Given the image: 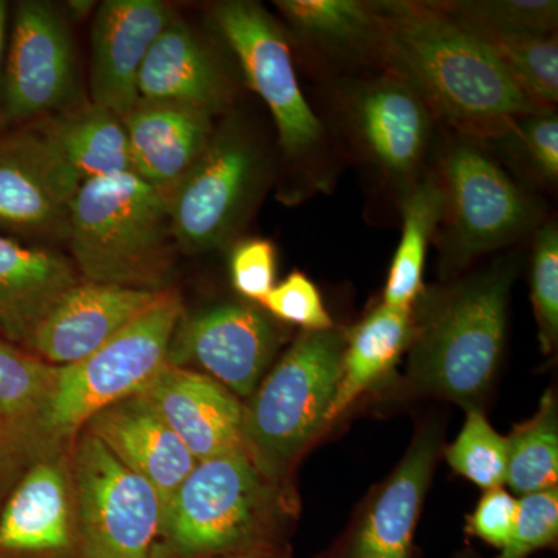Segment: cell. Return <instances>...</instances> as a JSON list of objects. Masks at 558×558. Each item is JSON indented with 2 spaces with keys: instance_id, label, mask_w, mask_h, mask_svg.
<instances>
[{
  "instance_id": "obj_1",
  "label": "cell",
  "mask_w": 558,
  "mask_h": 558,
  "mask_svg": "<svg viewBox=\"0 0 558 558\" xmlns=\"http://www.w3.org/2000/svg\"><path fill=\"white\" fill-rule=\"evenodd\" d=\"M379 50L438 113L465 131H506L519 117L545 112L486 44L433 3L371 2Z\"/></svg>"
},
{
  "instance_id": "obj_2",
  "label": "cell",
  "mask_w": 558,
  "mask_h": 558,
  "mask_svg": "<svg viewBox=\"0 0 558 558\" xmlns=\"http://www.w3.org/2000/svg\"><path fill=\"white\" fill-rule=\"evenodd\" d=\"M65 242L86 281L172 289L179 248L167 196L134 172L81 183Z\"/></svg>"
},
{
  "instance_id": "obj_3",
  "label": "cell",
  "mask_w": 558,
  "mask_h": 558,
  "mask_svg": "<svg viewBox=\"0 0 558 558\" xmlns=\"http://www.w3.org/2000/svg\"><path fill=\"white\" fill-rule=\"evenodd\" d=\"M512 279V267H494L425 301L411 337L414 387L462 405L476 402L501 355Z\"/></svg>"
},
{
  "instance_id": "obj_4",
  "label": "cell",
  "mask_w": 558,
  "mask_h": 558,
  "mask_svg": "<svg viewBox=\"0 0 558 558\" xmlns=\"http://www.w3.org/2000/svg\"><path fill=\"white\" fill-rule=\"evenodd\" d=\"M344 348L339 330H306L253 391L242 433L244 449L264 478H278L326 424Z\"/></svg>"
},
{
  "instance_id": "obj_5",
  "label": "cell",
  "mask_w": 558,
  "mask_h": 558,
  "mask_svg": "<svg viewBox=\"0 0 558 558\" xmlns=\"http://www.w3.org/2000/svg\"><path fill=\"white\" fill-rule=\"evenodd\" d=\"M183 315L174 289L86 359L58 366L57 384L43 421L40 435L70 438L86 427L92 416L145 391L168 363L174 330Z\"/></svg>"
},
{
  "instance_id": "obj_6",
  "label": "cell",
  "mask_w": 558,
  "mask_h": 558,
  "mask_svg": "<svg viewBox=\"0 0 558 558\" xmlns=\"http://www.w3.org/2000/svg\"><path fill=\"white\" fill-rule=\"evenodd\" d=\"M266 175V157L252 134L234 123L215 130L199 159L167 194L179 252L226 247L248 219Z\"/></svg>"
},
{
  "instance_id": "obj_7",
  "label": "cell",
  "mask_w": 558,
  "mask_h": 558,
  "mask_svg": "<svg viewBox=\"0 0 558 558\" xmlns=\"http://www.w3.org/2000/svg\"><path fill=\"white\" fill-rule=\"evenodd\" d=\"M264 480L245 450L197 461L165 512L161 534L190 558L252 548L269 506Z\"/></svg>"
},
{
  "instance_id": "obj_8",
  "label": "cell",
  "mask_w": 558,
  "mask_h": 558,
  "mask_svg": "<svg viewBox=\"0 0 558 558\" xmlns=\"http://www.w3.org/2000/svg\"><path fill=\"white\" fill-rule=\"evenodd\" d=\"M446 190L444 269L505 247L537 227L538 201L527 196L478 146L457 142L442 160Z\"/></svg>"
},
{
  "instance_id": "obj_9",
  "label": "cell",
  "mask_w": 558,
  "mask_h": 558,
  "mask_svg": "<svg viewBox=\"0 0 558 558\" xmlns=\"http://www.w3.org/2000/svg\"><path fill=\"white\" fill-rule=\"evenodd\" d=\"M72 468L83 558H154L163 526L156 488L87 432Z\"/></svg>"
},
{
  "instance_id": "obj_10",
  "label": "cell",
  "mask_w": 558,
  "mask_h": 558,
  "mask_svg": "<svg viewBox=\"0 0 558 558\" xmlns=\"http://www.w3.org/2000/svg\"><path fill=\"white\" fill-rule=\"evenodd\" d=\"M84 101L68 21L44 0L10 10L0 126H27Z\"/></svg>"
},
{
  "instance_id": "obj_11",
  "label": "cell",
  "mask_w": 558,
  "mask_h": 558,
  "mask_svg": "<svg viewBox=\"0 0 558 558\" xmlns=\"http://www.w3.org/2000/svg\"><path fill=\"white\" fill-rule=\"evenodd\" d=\"M215 21L241 62L245 81L266 102L289 157L307 156L322 143V123L299 86L284 33L259 3L230 0L216 5Z\"/></svg>"
},
{
  "instance_id": "obj_12",
  "label": "cell",
  "mask_w": 558,
  "mask_h": 558,
  "mask_svg": "<svg viewBox=\"0 0 558 558\" xmlns=\"http://www.w3.org/2000/svg\"><path fill=\"white\" fill-rule=\"evenodd\" d=\"M81 183L32 124L0 135V234L39 245L68 240Z\"/></svg>"
},
{
  "instance_id": "obj_13",
  "label": "cell",
  "mask_w": 558,
  "mask_h": 558,
  "mask_svg": "<svg viewBox=\"0 0 558 558\" xmlns=\"http://www.w3.org/2000/svg\"><path fill=\"white\" fill-rule=\"evenodd\" d=\"M277 341V330L263 312L245 304H222L193 317L182 315L168 363H193L229 391L248 398L258 387Z\"/></svg>"
},
{
  "instance_id": "obj_14",
  "label": "cell",
  "mask_w": 558,
  "mask_h": 558,
  "mask_svg": "<svg viewBox=\"0 0 558 558\" xmlns=\"http://www.w3.org/2000/svg\"><path fill=\"white\" fill-rule=\"evenodd\" d=\"M174 10L160 0H106L92 21L90 101L124 119L140 101L138 73Z\"/></svg>"
},
{
  "instance_id": "obj_15",
  "label": "cell",
  "mask_w": 558,
  "mask_h": 558,
  "mask_svg": "<svg viewBox=\"0 0 558 558\" xmlns=\"http://www.w3.org/2000/svg\"><path fill=\"white\" fill-rule=\"evenodd\" d=\"M165 292L80 281L39 323L28 347L50 365H72L145 314Z\"/></svg>"
},
{
  "instance_id": "obj_16",
  "label": "cell",
  "mask_w": 558,
  "mask_h": 558,
  "mask_svg": "<svg viewBox=\"0 0 558 558\" xmlns=\"http://www.w3.org/2000/svg\"><path fill=\"white\" fill-rule=\"evenodd\" d=\"M196 461L244 449V407L207 374L167 363L140 392Z\"/></svg>"
},
{
  "instance_id": "obj_17",
  "label": "cell",
  "mask_w": 558,
  "mask_h": 558,
  "mask_svg": "<svg viewBox=\"0 0 558 558\" xmlns=\"http://www.w3.org/2000/svg\"><path fill=\"white\" fill-rule=\"evenodd\" d=\"M349 120L369 159L389 178L407 180L424 159L432 110L399 75L363 84L349 95Z\"/></svg>"
},
{
  "instance_id": "obj_18",
  "label": "cell",
  "mask_w": 558,
  "mask_h": 558,
  "mask_svg": "<svg viewBox=\"0 0 558 558\" xmlns=\"http://www.w3.org/2000/svg\"><path fill=\"white\" fill-rule=\"evenodd\" d=\"M84 428L156 488L165 517L197 461L149 400L137 395L112 403L92 416Z\"/></svg>"
},
{
  "instance_id": "obj_19",
  "label": "cell",
  "mask_w": 558,
  "mask_h": 558,
  "mask_svg": "<svg viewBox=\"0 0 558 558\" xmlns=\"http://www.w3.org/2000/svg\"><path fill=\"white\" fill-rule=\"evenodd\" d=\"M121 120L130 140L132 172L165 196L215 134L211 113L175 102L140 100Z\"/></svg>"
},
{
  "instance_id": "obj_20",
  "label": "cell",
  "mask_w": 558,
  "mask_h": 558,
  "mask_svg": "<svg viewBox=\"0 0 558 558\" xmlns=\"http://www.w3.org/2000/svg\"><path fill=\"white\" fill-rule=\"evenodd\" d=\"M78 282L69 256L0 234V337L28 344L39 323Z\"/></svg>"
},
{
  "instance_id": "obj_21",
  "label": "cell",
  "mask_w": 558,
  "mask_h": 558,
  "mask_svg": "<svg viewBox=\"0 0 558 558\" xmlns=\"http://www.w3.org/2000/svg\"><path fill=\"white\" fill-rule=\"evenodd\" d=\"M140 100L175 102L211 113L230 102L222 69L185 21L172 17L150 47L138 73Z\"/></svg>"
},
{
  "instance_id": "obj_22",
  "label": "cell",
  "mask_w": 558,
  "mask_h": 558,
  "mask_svg": "<svg viewBox=\"0 0 558 558\" xmlns=\"http://www.w3.org/2000/svg\"><path fill=\"white\" fill-rule=\"evenodd\" d=\"M68 475L61 464L44 461L24 476L0 515V549L57 553L72 542Z\"/></svg>"
},
{
  "instance_id": "obj_23",
  "label": "cell",
  "mask_w": 558,
  "mask_h": 558,
  "mask_svg": "<svg viewBox=\"0 0 558 558\" xmlns=\"http://www.w3.org/2000/svg\"><path fill=\"white\" fill-rule=\"evenodd\" d=\"M436 442L422 436L371 506L351 558H410L418 509L427 490Z\"/></svg>"
},
{
  "instance_id": "obj_24",
  "label": "cell",
  "mask_w": 558,
  "mask_h": 558,
  "mask_svg": "<svg viewBox=\"0 0 558 558\" xmlns=\"http://www.w3.org/2000/svg\"><path fill=\"white\" fill-rule=\"evenodd\" d=\"M32 126L83 182L132 172L126 128L112 110L84 100Z\"/></svg>"
},
{
  "instance_id": "obj_25",
  "label": "cell",
  "mask_w": 558,
  "mask_h": 558,
  "mask_svg": "<svg viewBox=\"0 0 558 558\" xmlns=\"http://www.w3.org/2000/svg\"><path fill=\"white\" fill-rule=\"evenodd\" d=\"M414 323L411 310L381 304L352 329L347 339L341 376L326 422L333 421L371 385L381 379L411 343Z\"/></svg>"
},
{
  "instance_id": "obj_26",
  "label": "cell",
  "mask_w": 558,
  "mask_h": 558,
  "mask_svg": "<svg viewBox=\"0 0 558 558\" xmlns=\"http://www.w3.org/2000/svg\"><path fill=\"white\" fill-rule=\"evenodd\" d=\"M446 213V190L433 178L411 186L403 199L402 240L385 286L384 304L411 310L421 295L422 274L433 233Z\"/></svg>"
},
{
  "instance_id": "obj_27",
  "label": "cell",
  "mask_w": 558,
  "mask_h": 558,
  "mask_svg": "<svg viewBox=\"0 0 558 558\" xmlns=\"http://www.w3.org/2000/svg\"><path fill=\"white\" fill-rule=\"evenodd\" d=\"M57 377L58 366L0 337V446L39 433Z\"/></svg>"
},
{
  "instance_id": "obj_28",
  "label": "cell",
  "mask_w": 558,
  "mask_h": 558,
  "mask_svg": "<svg viewBox=\"0 0 558 558\" xmlns=\"http://www.w3.org/2000/svg\"><path fill=\"white\" fill-rule=\"evenodd\" d=\"M282 16L315 46L339 53L379 49L380 31L371 2L279 0Z\"/></svg>"
},
{
  "instance_id": "obj_29",
  "label": "cell",
  "mask_w": 558,
  "mask_h": 558,
  "mask_svg": "<svg viewBox=\"0 0 558 558\" xmlns=\"http://www.w3.org/2000/svg\"><path fill=\"white\" fill-rule=\"evenodd\" d=\"M508 444L506 483L513 492L529 495L557 487L558 427L549 395L543 399L537 416L517 428Z\"/></svg>"
},
{
  "instance_id": "obj_30",
  "label": "cell",
  "mask_w": 558,
  "mask_h": 558,
  "mask_svg": "<svg viewBox=\"0 0 558 558\" xmlns=\"http://www.w3.org/2000/svg\"><path fill=\"white\" fill-rule=\"evenodd\" d=\"M438 7L475 36L550 35L558 20L556 0H472Z\"/></svg>"
},
{
  "instance_id": "obj_31",
  "label": "cell",
  "mask_w": 558,
  "mask_h": 558,
  "mask_svg": "<svg viewBox=\"0 0 558 558\" xmlns=\"http://www.w3.org/2000/svg\"><path fill=\"white\" fill-rule=\"evenodd\" d=\"M473 35V33H472ZM537 105L558 98V46L550 35L476 36ZM543 108V106H542Z\"/></svg>"
},
{
  "instance_id": "obj_32",
  "label": "cell",
  "mask_w": 558,
  "mask_h": 558,
  "mask_svg": "<svg viewBox=\"0 0 558 558\" xmlns=\"http://www.w3.org/2000/svg\"><path fill=\"white\" fill-rule=\"evenodd\" d=\"M451 468L476 486L497 488L506 483L508 438L498 435L478 410H469L468 421L453 446L447 450Z\"/></svg>"
},
{
  "instance_id": "obj_33",
  "label": "cell",
  "mask_w": 558,
  "mask_h": 558,
  "mask_svg": "<svg viewBox=\"0 0 558 558\" xmlns=\"http://www.w3.org/2000/svg\"><path fill=\"white\" fill-rule=\"evenodd\" d=\"M510 156L532 175L545 182L558 179V119L550 110L519 117L506 128Z\"/></svg>"
},
{
  "instance_id": "obj_34",
  "label": "cell",
  "mask_w": 558,
  "mask_h": 558,
  "mask_svg": "<svg viewBox=\"0 0 558 558\" xmlns=\"http://www.w3.org/2000/svg\"><path fill=\"white\" fill-rule=\"evenodd\" d=\"M532 303L543 349L550 351L558 336V231L556 223L538 230L532 253Z\"/></svg>"
},
{
  "instance_id": "obj_35",
  "label": "cell",
  "mask_w": 558,
  "mask_h": 558,
  "mask_svg": "<svg viewBox=\"0 0 558 558\" xmlns=\"http://www.w3.org/2000/svg\"><path fill=\"white\" fill-rule=\"evenodd\" d=\"M558 535V490L523 495L517 510L512 537L499 558H526L556 543Z\"/></svg>"
},
{
  "instance_id": "obj_36",
  "label": "cell",
  "mask_w": 558,
  "mask_h": 558,
  "mask_svg": "<svg viewBox=\"0 0 558 558\" xmlns=\"http://www.w3.org/2000/svg\"><path fill=\"white\" fill-rule=\"evenodd\" d=\"M259 304L282 322L306 330L333 328L318 289L300 271H293L281 284L275 286Z\"/></svg>"
},
{
  "instance_id": "obj_37",
  "label": "cell",
  "mask_w": 558,
  "mask_h": 558,
  "mask_svg": "<svg viewBox=\"0 0 558 558\" xmlns=\"http://www.w3.org/2000/svg\"><path fill=\"white\" fill-rule=\"evenodd\" d=\"M277 248L274 242L250 238L231 250L230 275L236 292L260 303L275 288Z\"/></svg>"
},
{
  "instance_id": "obj_38",
  "label": "cell",
  "mask_w": 558,
  "mask_h": 558,
  "mask_svg": "<svg viewBox=\"0 0 558 558\" xmlns=\"http://www.w3.org/2000/svg\"><path fill=\"white\" fill-rule=\"evenodd\" d=\"M517 510L519 501L512 495L501 487L490 488L470 517L469 531L488 545L505 549L512 537Z\"/></svg>"
},
{
  "instance_id": "obj_39",
  "label": "cell",
  "mask_w": 558,
  "mask_h": 558,
  "mask_svg": "<svg viewBox=\"0 0 558 558\" xmlns=\"http://www.w3.org/2000/svg\"><path fill=\"white\" fill-rule=\"evenodd\" d=\"M10 3L0 0V117H2L3 68H5L7 40H9Z\"/></svg>"
},
{
  "instance_id": "obj_40",
  "label": "cell",
  "mask_w": 558,
  "mask_h": 558,
  "mask_svg": "<svg viewBox=\"0 0 558 558\" xmlns=\"http://www.w3.org/2000/svg\"><path fill=\"white\" fill-rule=\"evenodd\" d=\"M215 558H269L267 554L260 553L255 548L238 550V553L226 554V556H219Z\"/></svg>"
},
{
  "instance_id": "obj_41",
  "label": "cell",
  "mask_w": 558,
  "mask_h": 558,
  "mask_svg": "<svg viewBox=\"0 0 558 558\" xmlns=\"http://www.w3.org/2000/svg\"><path fill=\"white\" fill-rule=\"evenodd\" d=\"M69 10H72L73 13L78 14V11H83V13H89L92 10V2H69Z\"/></svg>"
}]
</instances>
